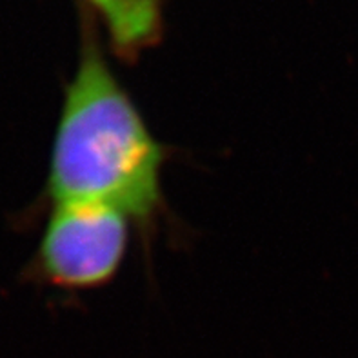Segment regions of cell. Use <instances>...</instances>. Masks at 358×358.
Listing matches in <instances>:
<instances>
[{"instance_id":"3","label":"cell","mask_w":358,"mask_h":358,"mask_svg":"<svg viewBox=\"0 0 358 358\" xmlns=\"http://www.w3.org/2000/svg\"><path fill=\"white\" fill-rule=\"evenodd\" d=\"M86 4L120 59L135 60L159 44L166 0H86Z\"/></svg>"},{"instance_id":"1","label":"cell","mask_w":358,"mask_h":358,"mask_svg":"<svg viewBox=\"0 0 358 358\" xmlns=\"http://www.w3.org/2000/svg\"><path fill=\"white\" fill-rule=\"evenodd\" d=\"M164 162L162 144L87 24L55 127L45 200L113 208L148 229L164 206Z\"/></svg>"},{"instance_id":"2","label":"cell","mask_w":358,"mask_h":358,"mask_svg":"<svg viewBox=\"0 0 358 358\" xmlns=\"http://www.w3.org/2000/svg\"><path fill=\"white\" fill-rule=\"evenodd\" d=\"M131 218L95 204L51 206L31 273L64 291L108 286L118 275L131 242Z\"/></svg>"}]
</instances>
